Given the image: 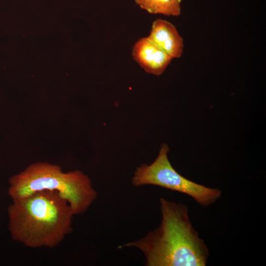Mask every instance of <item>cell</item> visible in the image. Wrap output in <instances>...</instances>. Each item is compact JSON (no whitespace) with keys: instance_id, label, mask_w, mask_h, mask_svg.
<instances>
[{"instance_id":"5b68a950","label":"cell","mask_w":266,"mask_h":266,"mask_svg":"<svg viewBox=\"0 0 266 266\" xmlns=\"http://www.w3.org/2000/svg\"><path fill=\"white\" fill-rule=\"evenodd\" d=\"M134 60L147 73L161 75L172 59L148 36L139 39L133 45Z\"/></svg>"},{"instance_id":"277c9868","label":"cell","mask_w":266,"mask_h":266,"mask_svg":"<svg viewBox=\"0 0 266 266\" xmlns=\"http://www.w3.org/2000/svg\"><path fill=\"white\" fill-rule=\"evenodd\" d=\"M169 148L163 144L155 160L150 165L137 167L132 178L133 186H158L186 194L203 206H208L221 196L222 191L190 180L180 174L173 167L168 157Z\"/></svg>"},{"instance_id":"6da1fadb","label":"cell","mask_w":266,"mask_h":266,"mask_svg":"<svg viewBox=\"0 0 266 266\" xmlns=\"http://www.w3.org/2000/svg\"><path fill=\"white\" fill-rule=\"evenodd\" d=\"M159 226L140 239L120 245L143 254L146 266H205L209 250L190 220L188 206L160 199Z\"/></svg>"},{"instance_id":"3957f363","label":"cell","mask_w":266,"mask_h":266,"mask_svg":"<svg viewBox=\"0 0 266 266\" xmlns=\"http://www.w3.org/2000/svg\"><path fill=\"white\" fill-rule=\"evenodd\" d=\"M8 194L13 200L37 191L58 192L69 204L74 215L85 213L94 202L98 193L89 176L79 170L65 172L57 165L36 162L9 180Z\"/></svg>"},{"instance_id":"7a4b0ae2","label":"cell","mask_w":266,"mask_h":266,"mask_svg":"<svg viewBox=\"0 0 266 266\" xmlns=\"http://www.w3.org/2000/svg\"><path fill=\"white\" fill-rule=\"evenodd\" d=\"M7 214L12 239L30 248H54L73 231V212L56 191L41 190L13 200Z\"/></svg>"},{"instance_id":"8992f818","label":"cell","mask_w":266,"mask_h":266,"mask_svg":"<svg viewBox=\"0 0 266 266\" xmlns=\"http://www.w3.org/2000/svg\"><path fill=\"white\" fill-rule=\"evenodd\" d=\"M148 37L172 59L181 57L184 50L183 39L170 22L162 19L155 20Z\"/></svg>"},{"instance_id":"52a82bcc","label":"cell","mask_w":266,"mask_h":266,"mask_svg":"<svg viewBox=\"0 0 266 266\" xmlns=\"http://www.w3.org/2000/svg\"><path fill=\"white\" fill-rule=\"evenodd\" d=\"M142 9L151 14L178 16L181 11L182 0H134Z\"/></svg>"}]
</instances>
